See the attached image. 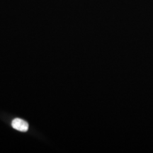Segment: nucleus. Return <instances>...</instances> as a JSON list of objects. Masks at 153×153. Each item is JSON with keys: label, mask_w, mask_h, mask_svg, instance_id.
Listing matches in <instances>:
<instances>
[{"label": "nucleus", "mask_w": 153, "mask_h": 153, "mask_svg": "<svg viewBox=\"0 0 153 153\" xmlns=\"http://www.w3.org/2000/svg\"><path fill=\"white\" fill-rule=\"evenodd\" d=\"M11 126L14 129L22 132H26L28 130V124L27 122L21 118H15L13 120Z\"/></svg>", "instance_id": "1"}]
</instances>
